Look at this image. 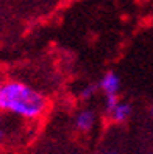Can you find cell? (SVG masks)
Returning <instances> with one entry per match:
<instances>
[{
    "label": "cell",
    "instance_id": "obj_1",
    "mask_svg": "<svg viewBox=\"0 0 153 154\" xmlns=\"http://www.w3.org/2000/svg\"><path fill=\"white\" fill-rule=\"evenodd\" d=\"M49 101L39 90L21 81H5L0 87V112L24 120H39L46 114Z\"/></svg>",
    "mask_w": 153,
    "mask_h": 154
},
{
    "label": "cell",
    "instance_id": "obj_2",
    "mask_svg": "<svg viewBox=\"0 0 153 154\" xmlns=\"http://www.w3.org/2000/svg\"><path fill=\"white\" fill-rule=\"evenodd\" d=\"M95 112L92 109H81L78 111L75 119H74V126L78 132L81 134H88L91 132L92 128L95 126Z\"/></svg>",
    "mask_w": 153,
    "mask_h": 154
},
{
    "label": "cell",
    "instance_id": "obj_3",
    "mask_svg": "<svg viewBox=\"0 0 153 154\" xmlns=\"http://www.w3.org/2000/svg\"><path fill=\"white\" fill-rule=\"evenodd\" d=\"M98 89L103 95H117L120 89V78L114 70H108L98 81Z\"/></svg>",
    "mask_w": 153,
    "mask_h": 154
},
{
    "label": "cell",
    "instance_id": "obj_4",
    "mask_svg": "<svg viewBox=\"0 0 153 154\" xmlns=\"http://www.w3.org/2000/svg\"><path fill=\"white\" fill-rule=\"evenodd\" d=\"M131 112H133V107L130 103H125V101H119L117 104L114 106V109L106 114L110 117V120L113 123H125L130 117H131Z\"/></svg>",
    "mask_w": 153,
    "mask_h": 154
},
{
    "label": "cell",
    "instance_id": "obj_5",
    "mask_svg": "<svg viewBox=\"0 0 153 154\" xmlns=\"http://www.w3.org/2000/svg\"><path fill=\"white\" fill-rule=\"evenodd\" d=\"M97 89H98V84H86L84 87L80 89L78 97L81 98V100H89L91 97H94V94H95Z\"/></svg>",
    "mask_w": 153,
    "mask_h": 154
},
{
    "label": "cell",
    "instance_id": "obj_6",
    "mask_svg": "<svg viewBox=\"0 0 153 154\" xmlns=\"http://www.w3.org/2000/svg\"><path fill=\"white\" fill-rule=\"evenodd\" d=\"M119 101H120V100H119L117 95H105V112L110 114Z\"/></svg>",
    "mask_w": 153,
    "mask_h": 154
},
{
    "label": "cell",
    "instance_id": "obj_7",
    "mask_svg": "<svg viewBox=\"0 0 153 154\" xmlns=\"http://www.w3.org/2000/svg\"><path fill=\"white\" fill-rule=\"evenodd\" d=\"M5 139V126H3V120L2 117H0V143H2V140Z\"/></svg>",
    "mask_w": 153,
    "mask_h": 154
},
{
    "label": "cell",
    "instance_id": "obj_8",
    "mask_svg": "<svg viewBox=\"0 0 153 154\" xmlns=\"http://www.w3.org/2000/svg\"><path fill=\"white\" fill-rule=\"evenodd\" d=\"M94 154H119V151L117 149H100Z\"/></svg>",
    "mask_w": 153,
    "mask_h": 154
},
{
    "label": "cell",
    "instance_id": "obj_9",
    "mask_svg": "<svg viewBox=\"0 0 153 154\" xmlns=\"http://www.w3.org/2000/svg\"><path fill=\"white\" fill-rule=\"evenodd\" d=\"M148 114H150V117H151V119H153V106L150 107V111H148Z\"/></svg>",
    "mask_w": 153,
    "mask_h": 154
},
{
    "label": "cell",
    "instance_id": "obj_10",
    "mask_svg": "<svg viewBox=\"0 0 153 154\" xmlns=\"http://www.w3.org/2000/svg\"><path fill=\"white\" fill-rule=\"evenodd\" d=\"M0 87H2V83H0Z\"/></svg>",
    "mask_w": 153,
    "mask_h": 154
}]
</instances>
